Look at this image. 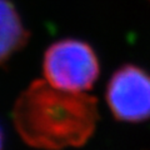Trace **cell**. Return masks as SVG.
Returning <instances> with one entry per match:
<instances>
[{
    "instance_id": "cell-1",
    "label": "cell",
    "mask_w": 150,
    "mask_h": 150,
    "mask_svg": "<svg viewBox=\"0 0 150 150\" xmlns=\"http://www.w3.org/2000/svg\"><path fill=\"white\" fill-rule=\"evenodd\" d=\"M13 123L29 146L43 150L79 148L93 137L98 103L84 91H68L34 80L16 99Z\"/></svg>"
},
{
    "instance_id": "cell-2",
    "label": "cell",
    "mask_w": 150,
    "mask_h": 150,
    "mask_svg": "<svg viewBox=\"0 0 150 150\" xmlns=\"http://www.w3.org/2000/svg\"><path fill=\"white\" fill-rule=\"evenodd\" d=\"M46 81L68 91L91 89L100 74L99 60L88 43L78 39H63L46 49L43 59Z\"/></svg>"
},
{
    "instance_id": "cell-3",
    "label": "cell",
    "mask_w": 150,
    "mask_h": 150,
    "mask_svg": "<svg viewBox=\"0 0 150 150\" xmlns=\"http://www.w3.org/2000/svg\"><path fill=\"white\" fill-rule=\"evenodd\" d=\"M105 99L114 118L120 121L150 119V74L133 64L120 67L108 83Z\"/></svg>"
},
{
    "instance_id": "cell-4",
    "label": "cell",
    "mask_w": 150,
    "mask_h": 150,
    "mask_svg": "<svg viewBox=\"0 0 150 150\" xmlns=\"http://www.w3.org/2000/svg\"><path fill=\"white\" fill-rule=\"evenodd\" d=\"M29 40L16 8L9 0H0V67L8 63Z\"/></svg>"
},
{
    "instance_id": "cell-5",
    "label": "cell",
    "mask_w": 150,
    "mask_h": 150,
    "mask_svg": "<svg viewBox=\"0 0 150 150\" xmlns=\"http://www.w3.org/2000/svg\"><path fill=\"white\" fill-rule=\"evenodd\" d=\"M3 146H4V137H3L1 128H0V150H3Z\"/></svg>"
}]
</instances>
